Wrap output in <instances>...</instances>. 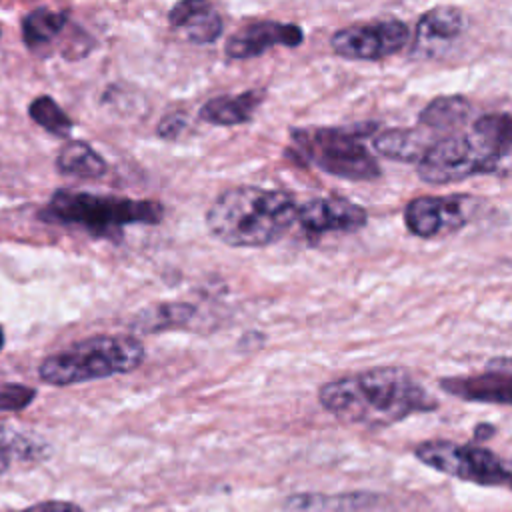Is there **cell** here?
<instances>
[{
    "instance_id": "cell-27",
    "label": "cell",
    "mask_w": 512,
    "mask_h": 512,
    "mask_svg": "<svg viewBox=\"0 0 512 512\" xmlns=\"http://www.w3.org/2000/svg\"><path fill=\"white\" fill-rule=\"evenodd\" d=\"M4 348V332H2V328H0V350Z\"/></svg>"
},
{
    "instance_id": "cell-7",
    "label": "cell",
    "mask_w": 512,
    "mask_h": 512,
    "mask_svg": "<svg viewBox=\"0 0 512 512\" xmlns=\"http://www.w3.org/2000/svg\"><path fill=\"white\" fill-rule=\"evenodd\" d=\"M414 456L432 470L482 486H508L510 470L492 450L450 440H426L414 448Z\"/></svg>"
},
{
    "instance_id": "cell-25",
    "label": "cell",
    "mask_w": 512,
    "mask_h": 512,
    "mask_svg": "<svg viewBox=\"0 0 512 512\" xmlns=\"http://www.w3.org/2000/svg\"><path fill=\"white\" fill-rule=\"evenodd\" d=\"M16 512H82V508L74 502H66V500H46V502H38L32 504L24 510H16Z\"/></svg>"
},
{
    "instance_id": "cell-8",
    "label": "cell",
    "mask_w": 512,
    "mask_h": 512,
    "mask_svg": "<svg viewBox=\"0 0 512 512\" xmlns=\"http://www.w3.org/2000/svg\"><path fill=\"white\" fill-rule=\"evenodd\" d=\"M480 204L470 194L416 196L404 208V224L418 238H438L464 228L480 212Z\"/></svg>"
},
{
    "instance_id": "cell-16",
    "label": "cell",
    "mask_w": 512,
    "mask_h": 512,
    "mask_svg": "<svg viewBox=\"0 0 512 512\" xmlns=\"http://www.w3.org/2000/svg\"><path fill=\"white\" fill-rule=\"evenodd\" d=\"M470 112L472 104L464 96H438L422 108L418 124L436 136H446L458 132L468 120Z\"/></svg>"
},
{
    "instance_id": "cell-5",
    "label": "cell",
    "mask_w": 512,
    "mask_h": 512,
    "mask_svg": "<svg viewBox=\"0 0 512 512\" xmlns=\"http://www.w3.org/2000/svg\"><path fill=\"white\" fill-rule=\"evenodd\" d=\"M146 358L136 336H90L42 360L38 376L52 386H70L134 372Z\"/></svg>"
},
{
    "instance_id": "cell-1",
    "label": "cell",
    "mask_w": 512,
    "mask_h": 512,
    "mask_svg": "<svg viewBox=\"0 0 512 512\" xmlns=\"http://www.w3.org/2000/svg\"><path fill=\"white\" fill-rule=\"evenodd\" d=\"M318 402L338 420L364 426H390L438 406L436 398L408 370L396 366L330 380L318 388Z\"/></svg>"
},
{
    "instance_id": "cell-21",
    "label": "cell",
    "mask_w": 512,
    "mask_h": 512,
    "mask_svg": "<svg viewBox=\"0 0 512 512\" xmlns=\"http://www.w3.org/2000/svg\"><path fill=\"white\" fill-rule=\"evenodd\" d=\"M28 114L38 126H42L46 132H50L58 138H66L72 132L74 124H72L70 116L50 96L34 98L28 106Z\"/></svg>"
},
{
    "instance_id": "cell-17",
    "label": "cell",
    "mask_w": 512,
    "mask_h": 512,
    "mask_svg": "<svg viewBox=\"0 0 512 512\" xmlns=\"http://www.w3.org/2000/svg\"><path fill=\"white\" fill-rule=\"evenodd\" d=\"M194 316L196 306L190 302H160L140 310L130 326L138 334H158L186 328L192 324Z\"/></svg>"
},
{
    "instance_id": "cell-15",
    "label": "cell",
    "mask_w": 512,
    "mask_h": 512,
    "mask_svg": "<svg viewBox=\"0 0 512 512\" xmlns=\"http://www.w3.org/2000/svg\"><path fill=\"white\" fill-rule=\"evenodd\" d=\"M436 138L440 136L428 132L422 126L420 128H388L376 134L374 148L378 154L394 162L418 164V160L434 144Z\"/></svg>"
},
{
    "instance_id": "cell-12",
    "label": "cell",
    "mask_w": 512,
    "mask_h": 512,
    "mask_svg": "<svg viewBox=\"0 0 512 512\" xmlns=\"http://www.w3.org/2000/svg\"><path fill=\"white\" fill-rule=\"evenodd\" d=\"M440 388L466 402H490V404H510L512 398V380H510V362L502 368H494L492 362L488 370L474 376H452L442 378Z\"/></svg>"
},
{
    "instance_id": "cell-22",
    "label": "cell",
    "mask_w": 512,
    "mask_h": 512,
    "mask_svg": "<svg viewBox=\"0 0 512 512\" xmlns=\"http://www.w3.org/2000/svg\"><path fill=\"white\" fill-rule=\"evenodd\" d=\"M48 452L50 450L42 440L30 438L8 426H0V454H8L18 460H42Z\"/></svg>"
},
{
    "instance_id": "cell-6",
    "label": "cell",
    "mask_w": 512,
    "mask_h": 512,
    "mask_svg": "<svg viewBox=\"0 0 512 512\" xmlns=\"http://www.w3.org/2000/svg\"><path fill=\"white\" fill-rule=\"evenodd\" d=\"M368 132L366 128H294L290 132V152L342 180H376L382 168L360 142V136Z\"/></svg>"
},
{
    "instance_id": "cell-26",
    "label": "cell",
    "mask_w": 512,
    "mask_h": 512,
    "mask_svg": "<svg viewBox=\"0 0 512 512\" xmlns=\"http://www.w3.org/2000/svg\"><path fill=\"white\" fill-rule=\"evenodd\" d=\"M494 432H496L494 426H490V424H480V426H476V430H474V438H476V440H486V438H490Z\"/></svg>"
},
{
    "instance_id": "cell-2",
    "label": "cell",
    "mask_w": 512,
    "mask_h": 512,
    "mask_svg": "<svg viewBox=\"0 0 512 512\" xmlns=\"http://www.w3.org/2000/svg\"><path fill=\"white\" fill-rule=\"evenodd\" d=\"M296 216L298 204L288 192L242 184L214 198L206 210V226L226 246L262 248L278 242Z\"/></svg>"
},
{
    "instance_id": "cell-10",
    "label": "cell",
    "mask_w": 512,
    "mask_h": 512,
    "mask_svg": "<svg viewBox=\"0 0 512 512\" xmlns=\"http://www.w3.org/2000/svg\"><path fill=\"white\" fill-rule=\"evenodd\" d=\"M296 220L310 236H322L328 232H356L366 226V210L340 196H320L298 206Z\"/></svg>"
},
{
    "instance_id": "cell-18",
    "label": "cell",
    "mask_w": 512,
    "mask_h": 512,
    "mask_svg": "<svg viewBox=\"0 0 512 512\" xmlns=\"http://www.w3.org/2000/svg\"><path fill=\"white\" fill-rule=\"evenodd\" d=\"M464 28V14L454 6H436L424 12L416 24L414 48H426L432 42H448Z\"/></svg>"
},
{
    "instance_id": "cell-13",
    "label": "cell",
    "mask_w": 512,
    "mask_h": 512,
    "mask_svg": "<svg viewBox=\"0 0 512 512\" xmlns=\"http://www.w3.org/2000/svg\"><path fill=\"white\" fill-rule=\"evenodd\" d=\"M168 22L176 30H184V36L194 44H212L222 34V16L212 4L200 0L178 2L168 12Z\"/></svg>"
},
{
    "instance_id": "cell-23",
    "label": "cell",
    "mask_w": 512,
    "mask_h": 512,
    "mask_svg": "<svg viewBox=\"0 0 512 512\" xmlns=\"http://www.w3.org/2000/svg\"><path fill=\"white\" fill-rule=\"evenodd\" d=\"M36 390L24 384H0V412H20L32 404Z\"/></svg>"
},
{
    "instance_id": "cell-4",
    "label": "cell",
    "mask_w": 512,
    "mask_h": 512,
    "mask_svg": "<svg viewBox=\"0 0 512 512\" xmlns=\"http://www.w3.org/2000/svg\"><path fill=\"white\" fill-rule=\"evenodd\" d=\"M46 222L76 226L98 238H118L130 224H158L164 206L154 200H134L110 194L60 188L40 212Z\"/></svg>"
},
{
    "instance_id": "cell-19",
    "label": "cell",
    "mask_w": 512,
    "mask_h": 512,
    "mask_svg": "<svg viewBox=\"0 0 512 512\" xmlns=\"http://www.w3.org/2000/svg\"><path fill=\"white\" fill-rule=\"evenodd\" d=\"M56 168L66 176L100 178L108 170V164L88 142L70 140L60 148L56 156Z\"/></svg>"
},
{
    "instance_id": "cell-3",
    "label": "cell",
    "mask_w": 512,
    "mask_h": 512,
    "mask_svg": "<svg viewBox=\"0 0 512 512\" xmlns=\"http://www.w3.org/2000/svg\"><path fill=\"white\" fill-rule=\"evenodd\" d=\"M512 144L508 112L482 114L464 132H452L434 140L416 164L420 180L428 184H452L470 176L498 172L506 164Z\"/></svg>"
},
{
    "instance_id": "cell-11",
    "label": "cell",
    "mask_w": 512,
    "mask_h": 512,
    "mask_svg": "<svg viewBox=\"0 0 512 512\" xmlns=\"http://www.w3.org/2000/svg\"><path fill=\"white\" fill-rule=\"evenodd\" d=\"M304 42V32L298 24L258 20L236 30L226 40V56L230 60H248L268 52L272 46L296 48Z\"/></svg>"
},
{
    "instance_id": "cell-24",
    "label": "cell",
    "mask_w": 512,
    "mask_h": 512,
    "mask_svg": "<svg viewBox=\"0 0 512 512\" xmlns=\"http://www.w3.org/2000/svg\"><path fill=\"white\" fill-rule=\"evenodd\" d=\"M186 128V118L178 112H172V114H166L158 126H156V134L164 140H176Z\"/></svg>"
},
{
    "instance_id": "cell-9",
    "label": "cell",
    "mask_w": 512,
    "mask_h": 512,
    "mask_svg": "<svg viewBox=\"0 0 512 512\" xmlns=\"http://www.w3.org/2000/svg\"><path fill=\"white\" fill-rule=\"evenodd\" d=\"M408 38L410 30L402 20L386 18L336 30L330 36V46L340 58L376 62L398 54Z\"/></svg>"
},
{
    "instance_id": "cell-20",
    "label": "cell",
    "mask_w": 512,
    "mask_h": 512,
    "mask_svg": "<svg viewBox=\"0 0 512 512\" xmlns=\"http://www.w3.org/2000/svg\"><path fill=\"white\" fill-rule=\"evenodd\" d=\"M66 22L68 10H52L46 6L34 8L22 18V38L32 50L46 46L64 30Z\"/></svg>"
},
{
    "instance_id": "cell-14",
    "label": "cell",
    "mask_w": 512,
    "mask_h": 512,
    "mask_svg": "<svg viewBox=\"0 0 512 512\" xmlns=\"http://www.w3.org/2000/svg\"><path fill=\"white\" fill-rule=\"evenodd\" d=\"M262 100H264L262 90H246L240 94L214 96L200 106L198 116L200 120L212 126H238L254 118Z\"/></svg>"
}]
</instances>
